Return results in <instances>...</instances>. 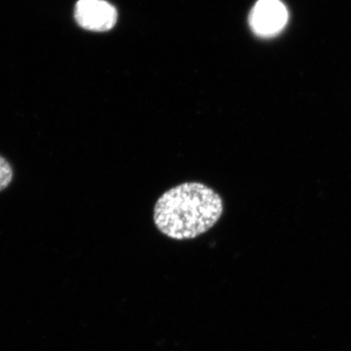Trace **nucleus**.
Instances as JSON below:
<instances>
[{
  "label": "nucleus",
  "mask_w": 351,
  "mask_h": 351,
  "mask_svg": "<svg viewBox=\"0 0 351 351\" xmlns=\"http://www.w3.org/2000/svg\"><path fill=\"white\" fill-rule=\"evenodd\" d=\"M13 178L12 166L3 156H0V193L10 186Z\"/></svg>",
  "instance_id": "20e7f679"
},
{
  "label": "nucleus",
  "mask_w": 351,
  "mask_h": 351,
  "mask_svg": "<svg viewBox=\"0 0 351 351\" xmlns=\"http://www.w3.org/2000/svg\"><path fill=\"white\" fill-rule=\"evenodd\" d=\"M223 211V199L216 191L200 182H184L157 200L154 219L166 237L189 240L211 230Z\"/></svg>",
  "instance_id": "f257e3e1"
},
{
  "label": "nucleus",
  "mask_w": 351,
  "mask_h": 351,
  "mask_svg": "<svg viewBox=\"0 0 351 351\" xmlns=\"http://www.w3.org/2000/svg\"><path fill=\"white\" fill-rule=\"evenodd\" d=\"M75 19L82 29L90 32L110 31L117 22V11L105 0H78Z\"/></svg>",
  "instance_id": "f03ea898"
},
{
  "label": "nucleus",
  "mask_w": 351,
  "mask_h": 351,
  "mask_svg": "<svg viewBox=\"0 0 351 351\" xmlns=\"http://www.w3.org/2000/svg\"><path fill=\"white\" fill-rule=\"evenodd\" d=\"M287 20V10L280 0H258L250 13L252 29L263 38L278 34Z\"/></svg>",
  "instance_id": "7ed1b4c3"
}]
</instances>
